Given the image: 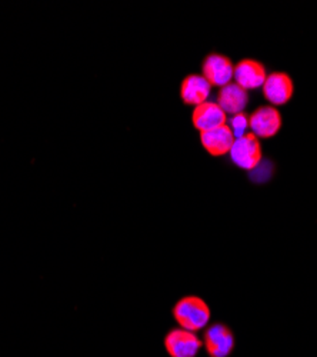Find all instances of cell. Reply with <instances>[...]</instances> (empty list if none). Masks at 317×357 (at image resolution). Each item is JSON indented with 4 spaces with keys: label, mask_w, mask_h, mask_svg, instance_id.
<instances>
[{
    "label": "cell",
    "mask_w": 317,
    "mask_h": 357,
    "mask_svg": "<svg viewBox=\"0 0 317 357\" xmlns=\"http://www.w3.org/2000/svg\"><path fill=\"white\" fill-rule=\"evenodd\" d=\"M173 316H175L182 329L194 333L208 326L210 320V309L200 297L187 296L180 299L173 307Z\"/></svg>",
    "instance_id": "6da1fadb"
},
{
    "label": "cell",
    "mask_w": 317,
    "mask_h": 357,
    "mask_svg": "<svg viewBox=\"0 0 317 357\" xmlns=\"http://www.w3.org/2000/svg\"><path fill=\"white\" fill-rule=\"evenodd\" d=\"M230 158L233 163L245 170H252L257 167L262 160V144L252 132H246L240 137H236L232 149H230Z\"/></svg>",
    "instance_id": "7a4b0ae2"
},
{
    "label": "cell",
    "mask_w": 317,
    "mask_h": 357,
    "mask_svg": "<svg viewBox=\"0 0 317 357\" xmlns=\"http://www.w3.org/2000/svg\"><path fill=\"white\" fill-rule=\"evenodd\" d=\"M281 123V114L275 106H261L249 116V130L261 139L276 136Z\"/></svg>",
    "instance_id": "3957f363"
},
{
    "label": "cell",
    "mask_w": 317,
    "mask_h": 357,
    "mask_svg": "<svg viewBox=\"0 0 317 357\" xmlns=\"http://www.w3.org/2000/svg\"><path fill=\"white\" fill-rule=\"evenodd\" d=\"M263 95L270 106H283L293 98V79L284 72H273L268 75L263 83Z\"/></svg>",
    "instance_id": "277c9868"
},
{
    "label": "cell",
    "mask_w": 317,
    "mask_h": 357,
    "mask_svg": "<svg viewBox=\"0 0 317 357\" xmlns=\"http://www.w3.org/2000/svg\"><path fill=\"white\" fill-rule=\"evenodd\" d=\"M203 346L193 332L185 329H173L164 337V347L170 357H196Z\"/></svg>",
    "instance_id": "5b68a950"
},
{
    "label": "cell",
    "mask_w": 317,
    "mask_h": 357,
    "mask_svg": "<svg viewBox=\"0 0 317 357\" xmlns=\"http://www.w3.org/2000/svg\"><path fill=\"white\" fill-rule=\"evenodd\" d=\"M201 72H203V77L210 83V86L223 87L232 82L235 65L229 57L219 53H212L203 61Z\"/></svg>",
    "instance_id": "8992f818"
},
{
    "label": "cell",
    "mask_w": 317,
    "mask_h": 357,
    "mask_svg": "<svg viewBox=\"0 0 317 357\" xmlns=\"http://www.w3.org/2000/svg\"><path fill=\"white\" fill-rule=\"evenodd\" d=\"M205 347L210 357H227L233 351L235 336L226 324H212L205 332Z\"/></svg>",
    "instance_id": "52a82bcc"
},
{
    "label": "cell",
    "mask_w": 317,
    "mask_h": 357,
    "mask_svg": "<svg viewBox=\"0 0 317 357\" xmlns=\"http://www.w3.org/2000/svg\"><path fill=\"white\" fill-rule=\"evenodd\" d=\"M235 140L236 136L227 123L212 130L200 132L201 146H203L208 153H210L212 156H224L230 153V149H232Z\"/></svg>",
    "instance_id": "ba28073f"
},
{
    "label": "cell",
    "mask_w": 317,
    "mask_h": 357,
    "mask_svg": "<svg viewBox=\"0 0 317 357\" xmlns=\"http://www.w3.org/2000/svg\"><path fill=\"white\" fill-rule=\"evenodd\" d=\"M233 77L245 91H252V89H258L263 86L268 73L266 68L261 62L254 61V59H243V61L235 65Z\"/></svg>",
    "instance_id": "9c48e42d"
},
{
    "label": "cell",
    "mask_w": 317,
    "mask_h": 357,
    "mask_svg": "<svg viewBox=\"0 0 317 357\" xmlns=\"http://www.w3.org/2000/svg\"><path fill=\"white\" fill-rule=\"evenodd\" d=\"M192 121L197 130L206 132L226 125L227 114L222 110V107L217 103L205 102L196 106L192 114Z\"/></svg>",
    "instance_id": "30bf717a"
},
{
    "label": "cell",
    "mask_w": 317,
    "mask_h": 357,
    "mask_svg": "<svg viewBox=\"0 0 317 357\" xmlns=\"http://www.w3.org/2000/svg\"><path fill=\"white\" fill-rule=\"evenodd\" d=\"M249 103V95L247 91L240 87L236 82L220 87V92L217 95V105L222 107V110L227 114H239L243 113Z\"/></svg>",
    "instance_id": "8fae6325"
},
{
    "label": "cell",
    "mask_w": 317,
    "mask_h": 357,
    "mask_svg": "<svg viewBox=\"0 0 317 357\" xmlns=\"http://www.w3.org/2000/svg\"><path fill=\"white\" fill-rule=\"evenodd\" d=\"M210 83L199 75H189L180 86V96L186 105L199 106L208 102L210 95Z\"/></svg>",
    "instance_id": "7c38bea8"
},
{
    "label": "cell",
    "mask_w": 317,
    "mask_h": 357,
    "mask_svg": "<svg viewBox=\"0 0 317 357\" xmlns=\"http://www.w3.org/2000/svg\"><path fill=\"white\" fill-rule=\"evenodd\" d=\"M230 123H232V126H230V129L233 130L235 136L240 137L242 135L246 133V129L249 128V116H246L245 113L235 114V116L232 117V121H230Z\"/></svg>",
    "instance_id": "4fadbf2b"
}]
</instances>
